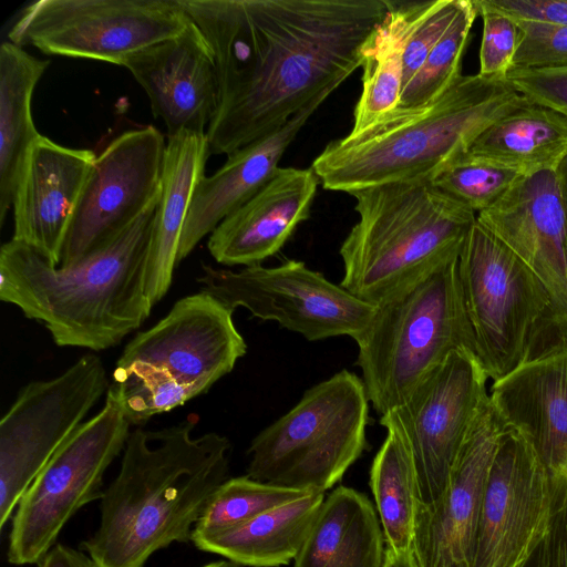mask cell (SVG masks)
<instances>
[{"label": "cell", "instance_id": "obj_18", "mask_svg": "<svg viewBox=\"0 0 567 567\" xmlns=\"http://www.w3.org/2000/svg\"><path fill=\"white\" fill-rule=\"evenodd\" d=\"M505 430L488 396L444 493L430 505L416 502L412 555L417 567H474L484 491Z\"/></svg>", "mask_w": 567, "mask_h": 567}, {"label": "cell", "instance_id": "obj_22", "mask_svg": "<svg viewBox=\"0 0 567 567\" xmlns=\"http://www.w3.org/2000/svg\"><path fill=\"white\" fill-rule=\"evenodd\" d=\"M319 183L311 167H278L257 194L208 236L212 257L225 266L248 267L276 255L309 218Z\"/></svg>", "mask_w": 567, "mask_h": 567}, {"label": "cell", "instance_id": "obj_19", "mask_svg": "<svg viewBox=\"0 0 567 567\" xmlns=\"http://www.w3.org/2000/svg\"><path fill=\"white\" fill-rule=\"evenodd\" d=\"M144 89L167 137L205 134L219 105V81L212 50L197 25L155 42L122 64Z\"/></svg>", "mask_w": 567, "mask_h": 567}, {"label": "cell", "instance_id": "obj_2", "mask_svg": "<svg viewBox=\"0 0 567 567\" xmlns=\"http://www.w3.org/2000/svg\"><path fill=\"white\" fill-rule=\"evenodd\" d=\"M195 424L130 433L120 472L101 498L100 527L83 543L96 567H144L156 550L192 540L228 480L231 449L216 432L193 436Z\"/></svg>", "mask_w": 567, "mask_h": 567}, {"label": "cell", "instance_id": "obj_34", "mask_svg": "<svg viewBox=\"0 0 567 567\" xmlns=\"http://www.w3.org/2000/svg\"><path fill=\"white\" fill-rule=\"evenodd\" d=\"M522 175L465 152L445 166L432 183L474 213H481L494 205Z\"/></svg>", "mask_w": 567, "mask_h": 567}, {"label": "cell", "instance_id": "obj_5", "mask_svg": "<svg viewBox=\"0 0 567 567\" xmlns=\"http://www.w3.org/2000/svg\"><path fill=\"white\" fill-rule=\"evenodd\" d=\"M359 220L341 244L340 286L379 306L458 259L475 213L432 181L396 182L350 193Z\"/></svg>", "mask_w": 567, "mask_h": 567}, {"label": "cell", "instance_id": "obj_28", "mask_svg": "<svg viewBox=\"0 0 567 567\" xmlns=\"http://www.w3.org/2000/svg\"><path fill=\"white\" fill-rule=\"evenodd\" d=\"M49 60L28 53L10 41L0 47V223L3 225L21 167L31 144L40 136L32 118L35 86Z\"/></svg>", "mask_w": 567, "mask_h": 567}, {"label": "cell", "instance_id": "obj_26", "mask_svg": "<svg viewBox=\"0 0 567 567\" xmlns=\"http://www.w3.org/2000/svg\"><path fill=\"white\" fill-rule=\"evenodd\" d=\"M326 496L312 492L272 507L233 529L193 537L197 548L239 565L276 567L296 558Z\"/></svg>", "mask_w": 567, "mask_h": 567}, {"label": "cell", "instance_id": "obj_40", "mask_svg": "<svg viewBox=\"0 0 567 567\" xmlns=\"http://www.w3.org/2000/svg\"><path fill=\"white\" fill-rule=\"evenodd\" d=\"M477 2L513 19L567 24V0H477Z\"/></svg>", "mask_w": 567, "mask_h": 567}, {"label": "cell", "instance_id": "obj_7", "mask_svg": "<svg viewBox=\"0 0 567 567\" xmlns=\"http://www.w3.org/2000/svg\"><path fill=\"white\" fill-rule=\"evenodd\" d=\"M476 355L488 379L558 350L550 299L530 268L475 220L457 260Z\"/></svg>", "mask_w": 567, "mask_h": 567}, {"label": "cell", "instance_id": "obj_12", "mask_svg": "<svg viewBox=\"0 0 567 567\" xmlns=\"http://www.w3.org/2000/svg\"><path fill=\"white\" fill-rule=\"evenodd\" d=\"M196 281L200 291L230 309L243 307L254 317L276 321L308 341L338 336L355 339L377 308L300 260L276 267L254 265L238 271L202 264Z\"/></svg>", "mask_w": 567, "mask_h": 567}, {"label": "cell", "instance_id": "obj_44", "mask_svg": "<svg viewBox=\"0 0 567 567\" xmlns=\"http://www.w3.org/2000/svg\"><path fill=\"white\" fill-rule=\"evenodd\" d=\"M203 567H241V566L239 564L228 559V560H219V561L210 563Z\"/></svg>", "mask_w": 567, "mask_h": 567}, {"label": "cell", "instance_id": "obj_17", "mask_svg": "<svg viewBox=\"0 0 567 567\" xmlns=\"http://www.w3.org/2000/svg\"><path fill=\"white\" fill-rule=\"evenodd\" d=\"M476 219L535 274L551 305L559 349L567 347V217L556 169L522 175Z\"/></svg>", "mask_w": 567, "mask_h": 567}, {"label": "cell", "instance_id": "obj_24", "mask_svg": "<svg viewBox=\"0 0 567 567\" xmlns=\"http://www.w3.org/2000/svg\"><path fill=\"white\" fill-rule=\"evenodd\" d=\"M207 135L181 132L166 143L162 188L145 265V293L152 306L167 293L178 265L181 237L209 157Z\"/></svg>", "mask_w": 567, "mask_h": 567}, {"label": "cell", "instance_id": "obj_8", "mask_svg": "<svg viewBox=\"0 0 567 567\" xmlns=\"http://www.w3.org/2000/svg\"><path fill=\"white\" fill-rule=\"evenodd\" d=\"M369 403L362 379L348 370L311 386L252 439L247 476L324 493L368 446Z\"/></svg>", "mask_w": 567, "mask_h": 567}, {"label": "cell", "instance_id": "obj_25", "mask_svg": "<svg viewBox=\"0 0 567 567\" xmlns=\"http://www.w3.org/2000/svg\"><path fill=\"white\" fill-rule=\"evenodd\" d=\"M384 543L371 501L340 486L324 498L295 567H383Z\"/></svg>", "mask_w": 567, "mask_h": 567}, {"label": "cell", "instance_id": "obj_6", "mask_svg": "<svg viewBox=\"0 0 567 567\" xmlns=\"http://www.w3.org/2000/svg\"><path fill=\"white\" fill-rule=\"evenodd\" d=\"M457 260L377 306L368 327L353 339L355 364L380 415L401 406L455 350L476 354Z\"/></svg>", "mask_w": 567, "mask_h": 567}, {"label": "cell", "instance_id": "obj_33", "mask_svg": "<svg viewBox=\"0 0 567 567\" xmlns=\"http://www.w3.org/2000/svg\"><path fill=\"white\" fill-rule=\"evenodd\" d=\"M477 16L473 0H463L449 29L403 87L400 106L414 107L425 104L442 94L462 75V58Z\"/></svg>", "mask_w": 567, "mask_h": 567}, {"label": "cell", "instance_id": "obj_14", "mask_svg": "<svg viewBox=\"0 0 567 567\" xmlns=\"http://www.w3.org/2000/svg\"><path fill=\"white\" fill-rule=\"evenodd\" d=\"M166 142L154 126L123 132L97 155L58 267H70L116 237L161 194Z\"/></svg>", "mask_w": 567, "mask_h": 567}, {"label": "cell", "instance_id": "obj_36", "mask_svg": "<svg viewBox=\"0 0 567 567\" xmlns=\"http://www.w3.org/2000/svg\"><path fill=\"white\" fill-rule=\"evenodd\" d=\"M463 0H427L417 16L403 53V87L449 29ZM403 90V89H402Z\"/></svg>", "mask_w": 567, "mask_h": 567}, {"label": "cell", "instance_id": "obj_20", "mask_svg": "<svg viewBox=\"0 0 567 567\" xmlns=\"http://www.w3.org/2000/svg\"><path fill=\"white\" fill-rule=\"evenodd\" d=\"M97 155L47 136L31 144L16 185L13 236L59 266L70 226Z\"/></svg>", "mask_w": 567, "mask_h": 567}, {"label": "cell", "instance_id": "obj_32", "mask_svg": "<svg viewBox=\"0 0 567 567\" xmlns=\"http://www.w3.org/2000/svg\"><path fill=\"white\" fill-rule=\"evenodd\" d=\"M107 392L117 400L131 424L145 422L200 394L168 372L142 362L116 365Z\"/></svg>", "mask_w": 567, "mask_h": 567}, {"label": "cell", "instance_id": "obj_41", "mask_svg": "<svg viewBox=\"0 0 567 567\" xmlns=\"http://www.w3.org/2000/svg\"><path fill=\"white\" fill-rule=\"evenodd\" d=\"M39 567H96L82 551L58 544L38 563Z\"/></svg>", "mask_w": 567, "mask_h": 567}, {"label": "cell", "instance_id": "obj_21", "mask_svg": "<svg viewBox=\"0 0 567 567\" xmlns=\"http://www.w3.org/2000/svg\"><path fill=\"white\" fill-rule=\"evenodd\" d=\"M489 400L505 427L533 449L553 485L567 484V347L495 381Z\"/></svg>", "mask_w": 567, "mask_h": 567}, {"label": "cell", "instance_id": "obj_13", "mask_svg": "<svg viewBox=\"0 0 567 567\" xmlns=\"http://www.w3.org/2000/svg\"><path fill=\"white\" fill-rule=\"evenodd\" d=\"M487 379L473 351L455 350L401 406L381 415L380 424L396 427L409 446L417 503L433 504L446 489L458 453L489 396Z\"/></svg>", "mask_w": 567, "mask_h": 567}, {"label": "cell", "instance_id": "obj_30", "mask_svg": "<svg viewBox=\"0 0 567 567\" xmlns=\"http://www.w3.org/2000/svg\"><path fill=\"white\" fill-rule=\"evenodd\" d=\"M386 437L370 471V487L386 548L412 554L416 507L415 471L409 446L393 425L384 426Z\"/></svg>", "mask_w": 567, "mask_h": 567}, {"label": "cell", "instance_id": "obj_4", "mask_svg": "<svg viewBox=\"0 0 567 567\" xmlns=\"http://www.w3.org/2000/svg\"><path fill=\"white\" fill-rule=\"evenodd\" d=\"M527 99L503 78L458 76L434 100L398 106L368 127L331 141L311 168L329 190L432 181L494 121Z\"/></svg>", "mask_w": 567, "mask_h": 567}, {"label": "cell", "instance_id": "obj_42", "mask_svg": "<svg viewBox=\"0 0 567 567\" xmlns=\"http://www.w3.org/2000/svg\"><path fill=\"white\" fill-rule=\"evenodd\" d=\"M383 567H417L412 554H400L386 548Z\"/></svg>", "mask_w": 567, "mask_h": 567}, {"label": "cell", "instance_id": "obj_35", "mask_svg": "<svg viewBox=\"0 0 567 567\" xmlns=\"http://www.w3.org/2000/svg\"><path fill=\"white\" fill-rule=\"evenodd\" d=\"M515 20L519 41L511 70L567 69V24Z\"/></svg>", "mask_w": 567, "mask_h": 567}, {"label": "cell", "instance_id": "obj_3", "mask_svg": "<svg viewBox=\"0 0 567 567\" xmlns=\"http://www.w3.org/2000/svg\"><path fill=\"white\" fill-rule=\"evenodd\" d=\"M158 198L111 241L70 267L51 264L24 243H4L0 299L42 322L59 347L101 351L118 344L153 308L145 293V265Z\"/></svg>", "mask_w": 567, "mask_h": 567}, {"label": "cell", "instance_id": "obj_9", "mask_svg": "<svg viewBox=\"0 0 567 567\" xmlns=\"http://www.w3.org/2000/svg\"><path fill=\"white\" fill-rule=\"evenodd\" d=\"M130 426L117 400L106 392L99 413L55 451L20 499L8 548L11 564H38L68 520L102 498L103 475L124 450Z\"/></svg>", "mask_w": 567, "mask_h": 567}, {"label": "cell", "instance_id": "obj_1", "mask_svg": "<svg viewBox=\"0 0 567 567\" xmlns=\"http://www.w3.org/2000/svg\"><path fill=\"white\" fill-rule=\"evenodd\" d=\"M207 41L219 105L209 154L230 153L332 93L364 60L386 0H181Z\"/></svg>", "mask_w": 567, "mask_h": 567}, {"label": "cell", "instance_id": "obj_15", "mask_svg": "<svg viewBox=\"0 0 567 567\" xmlns=\"http://www.w3.org/2000/svg\"><path fill=\"white\" fill-rule=\"evenodd\" d=\"M554 505L549 474L522 435L506 427L484 491L474 567H527L549 530Z\"/></svg>", "mask_w": 567, "mask_h": 567}, {"label": "cell", "instance_id": "obj_38", "mask_svg": "<svg viewBox=\"0 0 567 567\" xmlns=\"http://www.w3.org/2000/svg\"><path fill=\"white\" fill-rule=\"evenodd\" d=\"M506 79L529 102L567 117V69L511 70Z\"/></svg>", "mask_w": 567, "mask_h": 567}, {"label": "cell", "instance_id": "obj_39", "mask_svg": "<svg viewBox=\"0 0 567 567\" xmlns=\"http://www.w3.org/2000/svg\"><path fill=\"white\" fill-rule=\"evenodd\" d=\"M533 560L534 567H567V484L555 487L550 527Z\"/></svg>", "mask_w": 567, "mask_h": 567}, {"label": "cell", "instance_id": "obj_10", "mask_svg": "<svg viewBox=\"0 0 567 567\" xmlns=\"http://www.w3.org/2000/svg\"><path fill=\"white\" fill-rule=\"evenodd\" d=\"M190 21L181 0H38L19 13L8 38L50 55L122 65Z\"/></svg>", "mask_w": 567, "mask_h": 567}, {"label": "cell", "instance_id": "obj_37", "mask_svg": "<svg viewBox=\"0 0 567 567\" xmlns=\"http://www.w3.org/2000/svg\"><path fill=\"white\" fill-rule=\"evenodd\" d=\"M473 2L483 20L478 74L506 79L518 48V24L507 14L485 8L477 0Z\"/></svg>", "mask_w": 567, "mask_h": 567}, {"label": "cell", "instance_id": "obj_31", "mask_svg": "<svg viewBox=\"0 0 567 567\" xmlns=\"http://www.w3.org/2000/svg\"><path fill=\"white\" fill-rule=\"evenodd\" d=\"M309 493L241 476L226 480L213 494L192 538L214 535L238 527L272 507L286 504Z\"/></svg>", "mask_w": 567, "mask_h": 567}, {"label": "cell", "instance_id": "obj_27", "mask_svg": "<svg viewBox=\"0 0 567 567\" xmlns=\"http://www.w3.org/2000/svg\"><path fill=\"white\" fill-rule=\"evenodd\" d=\"M466 152L523 175L556 169L567 155V117L526 100L488 125Z\"/></svg>", "mask_w": 567, "mask_h": 567}, {"label": "cell", "instance_id": "obj_29", "mask_svg": "<svg viewBox=\"0 0 567 567\" xmlns=\"http://www.w3.org/2000/svg\"><path fill=\"white\" fill-rule=\"evenodd\" d=\"M386 3V14L364 48L362 92L354 107L351 133L368 127L400 105L404 48L425 1Z\"/></svg>", "mask_w": 567, "mask_h": 567}, {"label": "cell", "instance_id": "obj_23", "mask_svg": "<svg viewBox=\"0 0 567 567\" xmlns=\"http://www.w3.org/2000/svg\"><path fill=\"white\" fill-rule=\"evenodd\" d=\"M329 95L322 94L280 128L230 153L214 174L199 182L181 237L178 264L272 178L288 146Z\"/></svg>", "mask_w": 567, "mask_h": 567}, {"label": "cell", "instance_id": "obj_11", "mask_svg": "<svg viewBox=\"0 0 567 567\" xmlns=\"http://www.w3.org/2000/svg\"><path fill=\"white\" fill-rule=\"evenodd\" d=\"M102 360L78 359L62 374L32 381L0 422V528L55 451L109 390Z\"/></svg>", "mask_w": 567, "mask_h": 567}, {"label": "cell", "instance_id": "obj_43", "mask_svg": "<svg viewBox=\"0 0 567 567\" xmlns=\"http://www.w3.org/2000/svg\"><path fill=\"white\" fill-rule=\"evenodd\" d=\"M559 188L561 193V198L565 207V213L567 217V155L563 158L560 164L556 168Z\"/></svg>", "mask_w": 567, "mask_h": 567}, {"label": "cell", "instance_id": "obj_16", "mask_svg": "<svg viewBox=\"0 0 567 567\" xmlns=\"http://www.w3.org/2000/svg\"><path fill=\"white\" fill-rule=\"evenodd\" d=\"M233 312L205 291L185 296L125 346L116 365L146 363L203 394L246 354Z\"/></svg>", "mask_w": 567, "mask_h": 567}]
</instances>
